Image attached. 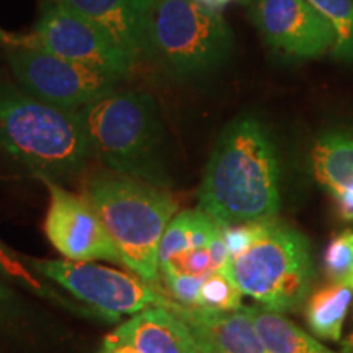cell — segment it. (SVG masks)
Wrapping results in <instances>:
<instances>
[{"mask_svg":"<svg viewBox=\"0 0 353 353\" xmlns=\"http://www.w3.org/2000/svg\"><path fill=\"white\" fill-rule=\"evenodd\" d=\"M280 206L281 167L272 132L250 114L236 118L216 141L198 208L228 228L275 219Z\"/></svg>","mask_w":353,"mask_h":353,"instance_id":"6da1fadb","label":"cell"},{"mask_svg":"<svg viewBox=\"0 0 353 353\" xmlns=\"http://www.w3.org/2000/svg\"><path fill=\"white\" fill-rule=\"evenodd\" d=\"M0 152L39 180L63 185L92 159L77 112L34 99L0 72Z\"/></svg>","mask_w":353,"mask_h":353,"instance_id":"7a4b0ae2","label":"cell"},{"mask_svg":"<svg viewBox=\"0 0 353 353\" xmlns=\"http://www.w3.org/2000/svg\"><path fill=\"white\" fill-rule=\"evenodd\" d=\"M77 113L92 157L105 169L156 187H170L164 118L151 94L114 90Z\"/></svg>","mask_w":353,"mask_h":353,"instance_id":"3957f363","label":"cell"},{"mask_svg":"<svg viewBox=\"0 0 353 353\" xmlns=\"http://www.w3.org/2000/svg\"><path fill=\"white\" fill-rule=\"evenodd\" d=\"M82 195L99 214L125 267L148 283L159 281V247L179 203L169 188L108 169L83 179Z\"/></svg>","mask_w":353,"mask_h":353,"instance_id":"277c9868","label":"cell"},{"mask_svg":"<svg viewBox=\"0 0 353 353\" xmlns=\"http://www.w3.org/2000/svg\"><path fill=\"white\" fill-rule=\"evenodd\" d=\"M234 34L214 8L200 0H154L148 57L175 82H192L228 61Z\"/></svg>","mask_w":353,"mask_h":353,"instance_id":"5b68a950","label":"cell"},{"mask_svg":"<svg viewBox=\"0 0 353 353\" xmlns=\"http://www.w3.org/2000/svg\"><path fill=\"white\" fill-rule=\"evenodd\" d=\"M229 267L242 293L281 314L306 301L314 278L307 239L276 219L257 223L252 242Z\"/></svg>","mask_w":353,"mask_h":353,"instance_id":"8992f818","label":"cell"},{"mask_svg":"<svg viewBox=\"0 0 353 353\" xmlns=\"http://www.w3.org/2000/svg\"><path fill=\"white\" fill-rule=\"evenodd\" d=\"M26 262L39 276L59 286L85 306L95 309L108 322L134 316L151 307H165L170 298L134 273L95 262L46 260L26 255Z\"/></svg>","mask_w":353,"mask_h":353,"instance_id":"52a82bcc","label":"cell"},{"mask_svg":"<svg viewBox=\"0 0 353 353\" xmlns=\"http://www.w3.org/2000/svg\"><path fill=\"white\" fill-rule=\"evenodd\" d=\"M12 79L21 90L52 107L79 112L118 90L121 79L72 63L41 48H7Z\"/></svg>","mask_w":353,"mask_h":353,"instance_id":"ba28073f","label":"cell"},{"mask_svg":"<svg viewBox=\"0 0 353 353\" xmlns=\"http://www.w3.org/2000/svg\"><path fill=\"white\" fill-rule=\"evenodd\" d=\"M21 44L41 48L72 63L112 74L121 81L131 76L136 65L99 26L61 0H46L43 3L33 33L25 34Z\"/></svg>","mask_w":353,"mask_h":353,"instance_id":"9c48e42d","label":"cell"},{"mask_svg":"<svg viewBox=\"0 0 353 353\" xmlns=\"http://www.w3.org/2000/svg\"><path fill=\"white\" fill-rule=\"evenodd\" d=\"M43 183L50 196L43 228L57 252L76 262L105 260L125 267L120 250L85 196L51 180Z\"/></svg>","mask_w":353,"mask_h":353,"instance_id":"30bf717a","label":"cell"},{"mask_svg":"<svg viewBox=\"0 0 353 353\" xmlns=\"http://www.w3.org/2000/svg\"><path fill=\"white\" fill-rule=\"evenodd\" d=\"M252 19L268 46L286 56L312 59L334 50V28L307 0H255Z\"/></svg>","mask_w":353,"mask_h":353,"instance_id":"8fae6325","label":"cell"},{"mask_svg":"<svg viewBox=\"0 0 353 353\" xmlns=\"http://www.w3.org/2000/svg\"><path fill=\"white\" fill-rule=\"evenodd\" d=\"M99 26L134 63L148 57L154 0H61Z\"/></svg>","mask_w":353,"mask_h":353,"instance_id":"7c38bea8","label":"cell"},{"mask_svg":"<svg viewBox=\"0 0 353 353\" xmlns=\"http://www.w3.org/2000/svg\"><path fill=\"white\" fill-rule=\"evenodd\" d=\"M33 296L0 275V348L26 352L51 341L59 332Z\"/></svg>","mask_w":353,"mask_h":353,"instance_id":"4fadbf2b","label":"cell"},{"mask_svg":"<svg viewBox=\"0 0 353 353\" xmlns=\"http://www.w3.org/2000/svg\"><path fill=\"white\" fill-rule=\"evenodd\" d=\"M165 307L190 327L208 337L224 352L272 353L260 339L245 306L234 311H213V309L185 307L170 299Z\"/></svg>","mask_w":353,"mask_h":353,"instance_id":"5bb4252c","label":"cell"},{"mask_svg":"<svg viewBox=\"0 0 353 353\" xmlns=\"http://www.w3.org/2000/svg\"><path fill=\"white\" fill-rule=\"evenodd\" d=\"M118 329L139 353H190L187 324L167 307L141 311Z\"/></svg>","mask_w":353,"mask_h":353,"instance_id":"9a60e30c","label":"cell"},{"mask_svg":"<svg viewBox=\"0 0 353 353\" xmlns=\"http://www.w3.org/2000/svg\"><path fill=\"white\" fill-rule=\"evenodd\" d=\"M0 275L7 278L17 288L28 293L30 296L50 303L57 309L69 312V314L82 317V319L108 322L99 311L85 306V304L65 293L64 290H61L59 286L51 283L50 280L39 276L26 262V255L13 250L2 239H0Z\"/></svg>","mask_w":353,"mask_h":353,"instance_id":"2e32d148","label":"cell"},{"mask_svg":"<svg viewBox=\"0 0 353 353\" xmlns=\"http://www.w3.org/2000/svg\"><path fill=\"white\" fill-rule=\"evenodd\" d=\"M311 170L330 195L353 187V131H329L314 141Z\"/></svg>","mask_w":353,"mask_h":353,"instance_id":"e0dca14e","label":"cell"},{"mask_svg":"<svg viewBox=\"0 0 353 353\" xmlns=\"http://www.w3.org/2000/svg\"><path fill=\"white\" fill-rule=\"evenodd\" d=\"M255 329L272 353H335L294 322L263 306H245Z\"/></svg>","mask_w":353,"mask_h":353,"instance_id":"ac0fdd59","label":"cell"},{"mask_svg":"<svg viewBox=\"0 0 353 353\" xmlns=\"http://www.w3.org/2000/svg\"><path fill=\"white\" fill-rule=\"evenodd\" d=\"M353 301L350 283H330L319 288L306 299V321L309 329L319 339L341 342L342 327Z\"/></svg>","mask_w":353,"mask_h":353,"instance_id":"d6986e66","label":"cell"},{"mask_svg":"<svg viewBox=\"0 0 353 353\" xmlns=\"http://www.w3.org/2000/svg\"><path fill=\"white\" fill-rule=\"evenodd\" d=\"M335 32L332 54L337 59L353 61V0H307Z\"/></svg>","mask_w":353,"mask_h":353,"instance_id":"ffe728a7","label":"cell"},{"mask_svg":"<svg viewBox=\"0 0 353 353\" xmlns=\"http://www.w3.org/2000/svg\"><path fill=\"white\" fill-rule=\"evenodd\" d=\"M242 293L231 270L214 272L203 281L195 307L213 311H234L242 307Z\"/></svg>","mask_w":353,"mask_h":353,"instance_id":"44dd1931","label":"cell"},{"mask_svg":"<svg viewBox=\"0 0 353 353\" xmlns=\"http://www.w3.org/2000/svg\"><path fill=\"white\" fill-rule=\"evenodd\" d=\"M324 270L330 283L353 286V231H343L329 242L324 255Z\"/></svg>","mask_w":353,"mask_h":353,"instance_id":"7402d4cb","label":"cell"},{"mask_svg":"<svg viewBox=\"0 0 353 353\" xmlns=\"http://www.w3.org/2000/svg\"><path fill=\"white\" fill-rule=\"evenodd\" d=\"M99 353H139V350L134 347V343L117 327L110 334L105 335Z\"/></svg>","mask_w":353,"mask_h":353,"instance_id":"603a6c76","label":"cell"},{"mask_svg":"<svg viewBox=\"0 0 353 353\" xmlns=\"http://www.w3.org/2000/svg\"><path fill=\"white\" fill-rule=\"evenodd\" d=\"M188 327V352L190 353H228L223 348H219L214 342H211L208 337L198 332L193 327Z\"/></svg>","mask_w":353,"mask_h":353,"instance_id":"cb8c5ba5","label":"cell"},{"mask_svg":"<svg viewBox=\"0 0 353 353\" xmlns=\"http://www.w3.org/2000/svg\"><path fill=\"white\" fill-rule=\"evenodd\" d=\"M332 198L337 203V210L341 218L345 221H353V187L342 190L341 193H337Z\"/></svg>","mask_w":353,"mask_h":353,"instance_id":"d4e9b609","label":"cell"},{"mask_svg":"<svg viewBox=\"0 0 353 353\" xmlns=\"http://www.w3.org/2000/svg\"><path fill=\"white\" fill-rule=\"evenodd\" d=\"M0 43H2L6 48L19 46V44L23 43V37H17V34H12L6 32V30L0 28Z\"/></svg>","mask_w":353,"mask_h":353,"instance_id":"484cf974","label":"cell"},{"mask_svg":"<svg viewBox=\"0 0 353 353\" xmlns=\"http://www.w3.org/2000/svg\"><path fill=\"white\" fill-rule=\"evenodd\" d=\"M200 2L205 3L206 7L214 8V10H219V8H223L224 6H228V3L236 2V0H200Z\"/></svg>","mask_w":353,"mask_h":353,"instance_id":"4316f807","label":"cell"},{"mask_svg":"<svg viewBox=\"0 0 353 353\" xmlns=\"http://www.w3.org/2000/svg\"><path fill=\"white\" fill-rule=\"evenodd\" d=\"M342 345H343V353H353V332L342 342Z\"/></svg>","mask_w":353,"mask_h":353,"instance_id":"83f0119b","label":"cell"}]
</instances>
